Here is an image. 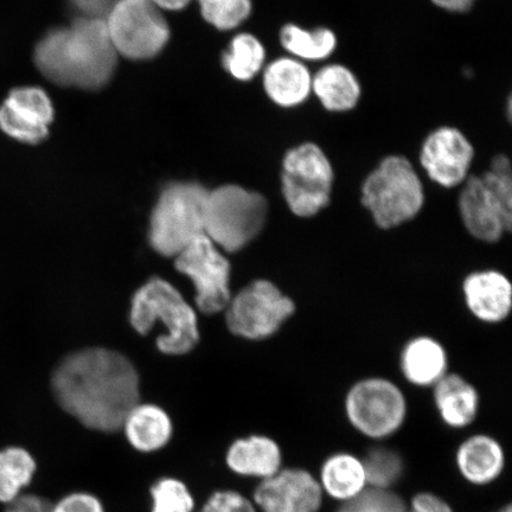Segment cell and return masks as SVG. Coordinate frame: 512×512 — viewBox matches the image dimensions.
<instances>
[{
  "instance_id": "cell-17",
  "label": "cell",
  "mask_w": 512,
  "mask_h": 512,
  "mask_svg": "<svg viewBox=\"0 0 512 512\" xmlns=\"http://www.w3.org/2000/svg\"><path fill=\"white\" fill-rule=\"evenodd\" d=\"M401 373L415 387H434L448 374V355L443 344L430 336L411 339L400 355Z\"/></svg>"
},
{
  "instance_id": "cell-16",
  "label": "cell",
  "mask_w": 512,
  "mask_h": 512,
  "mask_svg": "<svg viewBox=\"0 0 512 512\" xmlns=\"http://www.w3.org/2000/svg\"><path fill=\"white\" fill-rule=\"evenodd\" d=\"M463 294L467 310L480 322L503 323L512 310V285L503 272L480 270L464 279Z\"/></svg>"
},
{
  "instance_id": "cell-31",
  "label": "cell",
  "mask_w": 512,
  "mask_h": 512,
  "mask_svg": "<svg viewBox=\"0 0 512 512\" xmlns=\"http://www.w3.org/2000/svg\"><path fill=\"white\" fill-rule=\"evenodd\" d=\"M403 499L389 490L366 489L337 512H407Z\"/></svg>"
},
{
  "instance_id": "cell-15",
  "label": "cell",
  "mask_w": 512,
  "mask_h": 512,
  "mask_svg": "<svg viewBox=\"0 0 512 512\" xmlns=\"http://www.w3.org/2000/svg\"><path fill=\"white\" fill-rule=\"evenodd\" d=\"M254 498L264 512H318L323 490L309 472L288 469L265 479Z\"/></svg>"
},
{
  "instance_id": "cell-38",
  "label": "cell",
  "mask_w": 512,
  "mask_h": 512,
  "mask_svg": "<svg viewBox=\"0 0 512 512\" xmlns=\"http://www.w3.org/2000/svg\"><path fill=\"white\" fill-rule=\"evenodd\" d=\"M159 9L181 10L190 3V0H151Z\"/></svg>"
},
{
  "instance_id": "cell-22",
  "label": "cell",
  "mask_w": 512,
  "mask_h": 512,
  "mask_svg": "<svg viewBox=\"0 0 512 512\" xmlns=\"http://www.w3.org/2000/svg\"><path fill=\"white\" fill-rule=\"evenodd\" d=\"M312 91L326 110L347 112L358 104L361 85L351 70L341 64H330L312 78Z\"/></svg>"
},
{
  "instance_id": "cell-19",
  "label": "cell",
  "mask_w": 512,
  "mask_h": 512,
  "mask_svg": "<svg viewBox=\"0 0 512 512\" xmlns=\"http://www.w3.org/2000/svg\"><path fill=\"white\" fill-rule=\"evenodd\" d=\"M264 87L274 104L296 107L309 98L312 92V76L305 64L293 57L268 64L264 74Z\"/></svg>"
},
{
  "instance_id": "cell-1",
  "label": "cell",
  "mask_w": 512,
  "mask_h": 512,
  "mask_svg": "<svg viewBox=\"0 0 512 512\" xmlns=\"http://www.w3.org/2000/svg\"><path fill=\"white\" fill-rule=\"evenodd\" d=\"M60 406L83 426L117 432L139 403V377L132 363L118 352L87 349L70 355L53 376Z\"/></svg>"
},
{
  "instance_id": "cell-26",
  "label": "cell",
  "mask_w": 512,
  "mask_h": 512,
  "mask_svg": "<svg viewBox=\"0 0 512 512\" xmlns=\"http://www.w3.org/2000/svg\"><path fill=\"white\" fill-rule=\"evenodd\" d=\"M36 471L34 458L19 447L0 451V502L11 503L30 484Z\"/></svg>"
},
{
  "instance_id": "cell-24",
  "label": "cell",
  "mask_w": 512,
  "mask_h": 512,
  "mask_svg": "<svg viewBox=\"0 0 512 512\" xmlns=\"http://www.w3.org/2000/svg\"><path fill=\"white\" fill-rule=\"evenodd\" d=\"M320 479V488L343 502L362 494L368 485L362 460L349 453H337L326 459Z\"/></svg>"
},
{
  "instance_id": "cell-9",
  "label": "cell",
  "mask_w": 512,
  "mask_h": 512,
  "mask_svg": "<svg viewBox=\"0 0 512 512\" xmlns=\"http://www.w3.org/2000/svg\"><path fill=\"white\" fill-rule=\"evenodd\" d=\"M345 414L352 427L371 439H384L400 430L408 405L401 388L386 377H367L349 389Z\"/></svg>"
},
{
  "instance_id": "cell-4",
  "label": "cell",
  "mask_w": 512,
  "mask_h": 512,
  "mask_svg": "<svg viewBox=\"0 0 512 512\" xmlns=\"http://www.w3.org/2000/svg\"><path fill=\"white\" fill-rule=\"evenodd\" d=\"M131 324L140 335H147L157 323L165 335L157 338L163 354L184 355L200 341L194 309L168 281L152 278L139 288L132 299Z\"/></svg>"
},
{
  "instance_id": "cell-39",
  "label": "cell",
  "mask_w": 512,
  "mask_h": 512,
  "mask_svg": "<svg viewBox=\"0 0 512 512\" xmlns=\"http://www.w3.org/2000/svg\"><path fill=\"white\" fill-rule=\"evenodd\" d=\"M201 512H217L216 509L213 507V505H211L209 502L204 505L203 509Z\"/></svg>"
},
{
  "instance_id": "cell-8",
  "label": "cell",
  "mask_w": 512,
  "mask_h": 512,
  "mask_svg": "<svg viewBox=\"0 0 512 512\" xmlns=\"http://www.w3.org/2000/svg\"><path fill=\"white\" fill-rule=\"evenodd\" d=\"M334 169L324 151L306 143L288 151L281 172V189L292 214L310 219L329 206Z\"/></svg>"
},
{
  "instance_id": "cell-14",
  "label": "cell",
  "mask_w": 512,
  "mask_h": 512,
  "mask_svg": "<svg viewBox=\"0 0 512 512\" xmlns=\"http://www.w3.org/2000/svg\"><path fill=\"white\" fill-rule=\"evenodd\" d=\"M475 150L462 132L454 127H440L422 145V168L433 182L454 188L469 178Z\"/></svg>"
},
{
  "instance_id": "cell-11",
  "label": "cell",
  "mask_w": 512,
  "mask_h": 512,
  "mask_svg": "<svg viewBox=\"0 0 512 512\" xmlns=\"http://www.w3.org/2000/svg\"><path fill=\"white\" fill-rule=\"evenodd\" d=\"M296 312V304L271 281L260 279L230 299L226 320L234 335L261 341L281 329Z\"/></svg>"
},
{
  "instance_id": "cell-7",
  "label": "cell",
  "mask_w": 512,
  "mask_h": 512,
  "mask_svg": "<svg viewBox=\"0 0 512 512\" xmlns=\"http://www.w3.org/2000/svg\"><path fill=\"white\" fill-rule=\"evenodd\" d=\"M208 190L197 183H172L164 188L150 222L149 240L155 251L176 258L204 235Z\"/></svg>"
},
{
  "instance_id": "cell-18",
  "label": "cell",
  "mask_w": 512,
  "mask_h": 512,
  "mask_svg": "<svg viewBox=\"0 0 512 512\" xmlns=\"http://www.w3.org/2000/svg\"><path fill=\"white\" fill-rule=\"evenodd\" d=\"M433 399L441 420L448 427L464 428L477 418L479 394L462 375L446 374L433 387Z\"/></svg>"
},
{
  "instance_id": "cell-12",
  "label": "cell",
  "mask_w": 512,
  "mask_h": 512,
  "mask_svg": "<svg viewBox=\"0 0 512 512\" xmlns=\"http://www.w3.org/2000/svg\"><path fill=\"white\" fill-rule=\"evenodd\" d=\"M178 272L196 288V305L206 315L226 310L230 299V264L206 235L200 236L176 256Z\"/></svg>"
},
{
  "instance_id": "cell-27",
  "label": "cell",
  "mask_w": 512,
  "mask_h": 512,
  "mask_svg": "<svg viewBox=\"0 0 512 512\" xmlns=\"http://www.w3.org/2000/svg\"><path fill=\"white\" fill-rule=\"evenodd\" d=\"M265 59L266 51L258 38L240 34L223 55V66L236 80L249 81L264 67Z\"/></svg>"
},
{
  "instance_id": "cell-23",
  "label": "cell",
  "mask_w": 512,
  "mask_h": 512,
  "mask_svg": "<svg viewBox=\"0 0 512 512\" xmlns=\"http://www.w3.org/2000/svg\"><path fill=\"white\" fill-rule=\"evenodd\" d=\"M123 428L131 445L142 452L159 450L172 434L171 420L162 408L139 403L127 414Z\"/></svg>"
},
{
  "instance_id": "cell-34",
  "label": "cell",
  "mask_w": 512,
  "mask_h": 512,
  "mask_svg": "<svg viewBox=\"0 0 512 512\" xmlns=\"http://www.w3.org/2000/svg\"><path fill=\"white\" fill-rule=\"evenodd\" d=\"M81 18L106 19L117 0H70Z\"/></svg>"
},
{
  "instance_id": "cell-35",
  "label": "cell",
  "mask_w": 512,
  "mask_h": 512,
  "mask_svg": "<svg viewBox=\"0 0 512 512\" xmlns=\"http://www.w3.org/2000/svg\"><path fill=\"white\" fill-rule=\"evenodd\" d=\"M407 512H453L444 499L432 494L415 496Z\"/></svg>"
},
{
  "instance_id": "cell-21",
  "label": "cell",
  "mask_w": 512,
  "mask_h": 512,
  "mask_svg": "<svg viewBox=\"0 0 512 512\" xmlns=\"http://www.w3.org/2000/svg\"><path fill=\"white\" fill-rule=\"evenodd\" d=\"M227 463L242 476L271 478L280 471L281 451L274 440L261 435L235 441L229 448Z\"/></svg>"
},
{
  "instance_id": "cell-10",
  "label": "cell",
  "mask_w": 512,
  "mask_h": 512,
  "mask_svg": "<svg viewBox=\"0 0 512 512\" xmlns=\"http://www.w3.org/2000/svg\"><path fill=\"white\" fill-rule=\"evenodd\" d=\"M105 23L117 54L130 60L152 59L170 38L168 23L151 0H117Z\"/></svg>"
},
{
  "instance_id": "cell-5",
  "label": "cell",
  "mask_w": 512,
  "mask_h": 512,
  "mask_svg": "<svg viewBox=\"0 0 512 512\" xmlns=\"http://www.w3.org/2000/svg\"><path fill=\"white\" fill-rule=\"evenodd\" d=\"M362 203L377 227L398 228L424 208V185L407 158L390 156L364 181Z\"/></svg>"
},
{
  "instance_id": "cell-29",
  "label": "cell",
  "mask_w": 512,
  "mask_h": 512,
  "mask_svg": "<svg viewBox=\"0 0 512 512\" xmlns=\"http://www.w3.org/2000/svg\"><path fill=\"white\" fill-rule=\"evenodd\" d=\"M200 5L204 19L220 30L239 27L252 12L251 0H200Z\"/></svg>"
},
{
  "instance_id": "cell-37",
  "label": "cell",
  "mask_w": 512,
  "mask_h": 512,
  "mask_svg": "<svg viewBox=\"0 0 512 512\" xmlns=\"http://www.w3.org/2000/svg\"><path fill=\"white\" fill-rule=\"evenodd\" d=\"M439 8L450 12H466L472 8L476 0H432Z\"/></svg>"
},
{
  "instance_id": "cell-25",
  "label": "cell",
  "mask_w": 512,
  "mask_h": 512,
  "mask_svg": "<svg viewBox=\"0 0 512 512\" xmlns=\"http://www.w3.org/2000/svg\"><path fill=\"white\" fill-rule=\"evenodd\" d=\"M280 42L292 56L306 61L328 59L337 46L334 31L328 28L306 30L296 24H287L281 29Z\"/></svg>"
},
{
  "instance_id": "cell-28",
  "label": "cell",
  "mask_w": 512,
  "mask_h": 512,
  "mask_svg": "<svg viewBox=\"0 0 512 512\" xmlns=\"http://www.w3.org/2000/svg\"><path fill=\"white\" fill-rule=\"evenodd\" d=\"M362 463L366 471L367 483L373 489L389 490L402 475V459L399 453L390 448H373Z\"/></svg>"
},
{
  "instance_id": "cell-36",
  "label": "cell",
  "mask_w": 512,
  "mask_h": 512,
  "mask_svg": "<svg viewBox=\"0 0 512 512\" xmlns=\"http://www.w3.org/2000/svg\"><path fill=\"white\" fill-rule=\"evenodd\" d=\"M6 512H53V505L34 495L19 496Z\"/></svg>"
},
{
  "instance_id": "cell-30",
  "label": "cell",
  "mask_w": 512,
  "mask_h": 512,
  "mask_svg": "<svg viewBox=\"0 0 512 512\" xmlns=\"http://www.w3.org/2000/svg\"><path fill=\"white\" fill-rule=\"evenodd\" d=\"M152 512H191L194 509V499L182 482L177 479L165 478L153 486Z\"/></svg>"
},
{
  "instance_id": "cell-6",
  "label": "cell",
  "mask_w": 512,
  "mask_h": 512,
  "mask_svg": "<svg viewBox=\"0 0 512 512\" xmlns=\"http://www.w3.org/2000/svg\"><path fill=\"white\" fill-rule=\"evenodd\" d=\"M267 214V200L259 192L224 185L208 192L204 235L223 251L239 252L258 238Z\"/></svg>"
},
{
  "instance_id": "cell-3",
  "label": "cell",
  "mask_w": 512,
  "mask_h": 512,
  "mask_svg": "<svg viewBox=\"0 0 512 512\" xmlns=\"http://www.w3.org/2000/svg\"><path fill=\"white\" fill-rule=\"evenodd\" d=\"M459 213L467 233L484 243H496L512 227V175L510 160L498 155L482 176L464 182Z\"/></svg>"
},
{
  "instance_id": "cell-20",
  "label": "cell",
  "mask_w": 512,
  "mask_h": 512,
  "mask_svg": "<svg viewBox=\"0 0 512 512\" xmlns=\"http://www.w3.org/2000/svg\"><path fill=\"white\" fill-rule=\"evenodd\" d=\"M457 465L460 473L470 483L489 484L503 471V448L489 435H472L458 448Z\"/></svg>"
},
{
  "instance_id": "cell-13",
  "label": "cell",
  "mask_w": 512,
  "mask_h": 512,
  "mask_svg": "<svg viewBox=\"0 0 512 512\" xmlns=\"http://www.w3.org/2000/svg\"><path fill=\"white\" fill-rule=\"evenodd\" d=\"M54 106L41 88L12 89L0 106V128L11 138L25 144H40L49 134Z\"/></svg>"
},
{
  "instance_id": "cell-2",
  "label": "cell",
  "mask_w": 512,
  "mask_h": 512,
  "mask_svg": "<svg viewBox=\"0 0 512 512\" xmlns=\"http://www.w3.org/2000/svg\"><path fill=\"white\" fill-rule=\"evenodd\" d=\"M34 59L44 78L55 85L96 91L112 79L118 54L104 19L80 17L70 27L47 32Z\"/></svg>"
},
{
  "instance_id": "cell-40",
  "label": "cell",
  "mask_w": 512,
  "mask_h": 512,
  "mask_svg": "<svg viewBox=\"0 0 512 512\" xmlns=\"http://www.w3.org/2000/svg\"><path fill=\"white\" fill-rule=\"evenodd\" d=\"M498 512H512V510H511L510 505H508V507H505L504 509H502L501 511H498Z\"/></svg>"
},
{
  "instance_id": "cell-32",
  "label": "cell",
  "mask_w": 512,
  "mask_h": 512,
  "mask_svg": "<svg viewBox=\"0 0 512 512\" xmlns=\"http://www.w3.org/2000/svg\"><path fill=\"white\" fill-rule=\"evenodd\" d=\"M217 512H256L247 498L233 491L216 492L208 501Z\"/></svg>"
},
{
  "instance_id": "cell-33",
  "label": "cell",
  "mask_w": 512,
  "mask_h": 512,
  "mask_svg": "<svg viewBox=\"0 0 512 512\" xmlns=\"http://www.w3.org/2000/svg\"><path fill=\"white\" fill-rule=\"evenodd\" d=\"M53 512H105L98 498L88 494H73L53 505Z\"/></svg>"
}]
</instances>
